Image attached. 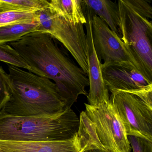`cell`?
Returning <instances> with one entry per match:
<instances>
[{
    "label": "cell",
    "mask_w": 152,
    "mask_h": 152,
    "mask_svg": "<svg viewBox=\"0 0 152 152\" xmlns=\"http://www.w3.org/2000/svg\"><path fill=\"white\" fill-rule=\"evenodd\" d=\"M115 107L127 136L152 142V107L136 95L111 92L109 98Z\"/></svg>",
    "instance_id": "cell-8"
},
{
    "label": "cell",
    "mask_w": 152,
    "mask_h": 152,
    "mask_svg": "<svg viewBox=\"0 0 152 152\" xmlns=\"http://www.w3.org/2000/svg\"><path fill=\"white\" fill-rule=\"evenodd\" d=\"M100 142L109 152H131V146L121 118L112 101L98 106L85 103Z\"/></svg>",
    "instance_id": "cell-7"
},
{
    "label": "cell",
    "mask_w": 152,
    "mask_h": 152,
    "mask_svg": "<svg viewBox=\"0 0 152 152\" xmlns=\"http://www.w3.org/2000/svg\"><path fill=\"white\" fill-rule=\"evenodd\" d=\"M0 61L21 69H26L31 72L30 66L18 52L8 44H0Z\"/></svg>",
    "instance_id": "cell-18"
},
{
    "label": "cell",
    "mask_w": 152,
    "mask_h": 152,
    "mask_svg": "<svg viewBox=\"0 0 152 152\" xmlns=\"http://www.w3.org/2000/svg\"><path fill=\"white\" fill-rule=\"evenodd\" d=\"M49 6L48 0H0V9L20 12L35 13Z\"/></svg>",
    "instance_id": "cell-15"
},
{
    "label": "cell",
    "mask_w": 152,
    "mask_h": 152,
    "mask_svg": "<svg viewBox=\"0 0 152 152\" xmlns=\"http://www.w3.org/2000/svg\"><path fill=\"white\" fill-rule=\"evenodd\" d=\"M103 81L111 92L122 91L133 94L152 84L139 72L118 66H102Z\"/></svg>",
    "instance_id": "cell-11"
},
{
    "label": "cell",
    "mask_w": 152,
    "mask_h": 152,
    "mask_svg": "<svg viewBox=\"0 0 152 152\" xmlns=\"http://www.w3.org/2000/svg\"><path fill=\"white\" fill-rule=\"evenodd\" d=\"M120 38L152 80V7L146 0H119Z\"/></svg>",
    "instance_id": "cell-4"
},
{
    "label": "cell",
    "mask_w": 152,
    "mask_h": 152,
    "mask_svg": "<svg viewBox=\"0 0 152 152\" xmlns=\"http://www.w3.org/2000/svg\"><path fill=\"white\" fill-rule=\"evenodd\" d=\"M36 13L39 22L36 32L48 34L60 42L88 75L87 36L84 25L66 22L54 13L49 6Z\"/></svg>",
    "instance_id": "cell-6"
},
{
    "label": "cell",
    "mask_w": 152,
    "mask_h": 152,
    "mask_svg": "<svg viewBox=\"0 0 152 152\" xmlns=\"http://www.w3.org/2000/svg\"><path fill=\"white\" fill-rule=\"evenodd\" d=\"M78 131L84 137L91 149H100L108 152L100 142L95 124L88 116L85 111H82L79 118Z\"/></svg>",
    "instance_id": "cell-16"
},
{
    "label": "cell",
    "mask_w": 152,
    "mask_h": 152,
    "mask_svg": "<svg viewBox=\"0 0 152 152\" xmlns=\"http://www.w3.org/2000/svg\"><path fill=\"white\" fill-rule=\"evenodd\" d=\"M85 152H109L104 151V150H100V149H91V150H87Z\"/></svg>",
    "instance_id": "cell-21"
},
{
    "label": "cell",
    "mask_w": 152,
    "mask_h": 152,
    "mask_svg": "<svg viewBox=\"0 0 152 152\" xmlns=\"http://www.w3.org/2000/svg\"><path fill=\"white\" fill-rule=\"evenodd\" d=\"M91 11L93 43L99 59L103 61L101 66H118L134 69L152 82L130 48Z\"/></svg>",
    "instance_id": "cell-5"
},
{
    "label": "cell",
    "mask_w": 152,
    "mask_h": 152,
    "mask_svg": "<svg viewBox=\"0 0 152 152\" xmlns=\"http://www.w3.org/2000/svg\"><path fill=\"white\" fill-rule=\"evenodd\" d=\"M39 25L37 20L13 24L0 27V44H8L18 40L31 33L37 31Z\"/></svg>",
    "instance_id": "cell-14"
},
{
    "label": "cell",
    "mask_w": 152,
    "mask_h": 152,
    "mask_svg": "<svg viewBox=\"0 0 152 152\" xmlns=\"http://www.w3.org/2000/svg\"><path fill=\"white\" fill-rule=\"evenodd\" d=\"M85 4L111 31L120 37V17L117 1L111 0H84Z\"/></svg>",
    "instance_id": "cell-12"
},
{
    "label": "cell",
    "mask_w": 152,
    "mask_h": 152,
    "mask_svg": "<svg viewBox=\"0 0 152 152\" xmlns=\"http://www.w3.org/2000/svg\"><path fill=\"white\" fill-rule=\"evenodd\" d=\"M47 33L34 32L8 43L23 58L31 73L54 81L66 108L80 95H88V75Z\"/></svg>",
    "instance_id": "cell-1"
},
{
    "label": "cell",
    "mask_w": 152,
    "mask_h": 152,
    "mask_svg": "<svg viewBox=\"0 0 152 152\" xmlns=\"http://www.w3.org/2000/svg\"><path fill=\"white\" fill-rule=\"evenodd\" d=\"M49 7L57 15L74 25H85L83 0H51Z\"/></svg>",
    "instance_id": "cell-13"
},
{
    "label": "cell",
    "mask_w": 152,
    "mask_h": 152,
    "mask_svg": "<svg viewBox=\"0 0 152 152\" xmlns=\"http://www.w3.org/2000/svg\"><path fill=\"white\" fill-rule=\"evenodd\" d=\"M8 67L10 98L0 113L36 117L53 115L67 109L51 80L10 65Z\"/></svg>",
    "instance_id": "cell-2"
},
{
    "label": "cell",
    "mask_w": 152,
    "mask_h": 152,
    "mask_svg": "<svg viewBox=\"0 0 152 152\" xmlns=\"http://www.w3.org/2000/svg\"><path fill=\"white\" fill-rule=\"evenodd\" d=\"M10 98L8 74L0 66V112Z\"/></svg>",
    "instance_id": "cell-19"
},
{
    "label": "cell",
    "mask_w": 152,
    "mask_h": 152,
    "mask_svg": "<svg viewBox=\"0 0 152 152\" xmlns=\"http://www.w3.org/2000/svg\"><path fill=\"white\" fill-rule=\"evenodd\" d=\"M88 147L77 132L71 139L58 141H13L0 140V152H85Z\"/></svg>",
    "instance_id": "cell-10"
},
{
    "label": "cell",
    "mask_w": 152,
    "mask_h": 152,
    "mask_svg": "<svg viewBox=\"0 0 152 152\" xmlns=\"http://www.w3.org/2000/svg\"><path fill=\"white\" fill-rule=\"evenodd\" d=\"M38 19L36 13L20 12L0 9V27Z\"/></svg>",
    "instance_id": "cell-17"
},
{
    "label": "cell",
    "mask_w": 152,
    "mask_h": 152,
    "mask_svg": "<svg viewBox=\"0 0 152 152\" xmlns=\"http://www.w3.org/2000/svg\"><path fill=\"white\" fill-rule=\"evenodd\" d=\"M84 2V12L86 18L87 58L89 90L87 95L88 104L98 106L109 101V92L103 81L101 65L94 48L91 28V11Z\"/></svg>",
    "instance_id": "cell-9"
},
{
    "label": "cell",
    "mask_w": 152,
    "mask_h": 152,
    "mask_svg": "<svg viewBox=\"0 0 152 152\" xmlns=\"http://www.w3.org/2000/svg\"><path fill=\"white\" fill-rule=\"evenodd\" d=\"M79 118L71 108L53 115L19 117L0 113V140L58 141L75 136Z\"/></svg>",
    "instance_id": "cell-3"
},
{
    "label": "cell",
    "mask_w": 152,
    "mask_h": 152,
    "mask_svg": "<svg viewBox=\"0 0 152 152\" xmlns=\"http://www.w3.org/2000/svg\"><path fill=\"white\" fill-rule=\"evenodd\" d=\"M133 152H152V142L134 136H128Z\"/></svg>",
    "instance_id": "cell-20"
}]
</instances>
